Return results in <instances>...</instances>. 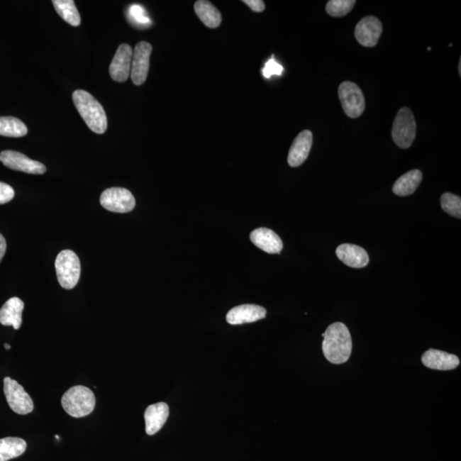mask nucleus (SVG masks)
I'll list each match as a JSON object with an SVG mask.
<instances>
[{
	"label": "nucleus",
	"instance_id": "obj_1",
	"mask_svg": "<svg viewBox=\"0 0 461 461\" xmlns=\"http://www.w3.org/2000/svg\"><path fill=\"white\" fill-rule=\"evenodd\" d=\"M322 350L331 363L343 364L349 360L352 352V338L349 329L341 322L333 323L322 335Z\"/></svg>",
	"mask_w": 461,
	"mask_h": 461
},
{
	"label": "nucleus",
	"instance_id": "obj_2",
	"mask_svg": "<svg viewBox=\"0 0 461 461\" xmlns=\"http://www.w3.org/2000/svg\"><path fill=\"white\" fill-rule=\"evenodd\" d=\"M73 101L79 114L92 132L103 134L106 132L108 121L106 113L94 96L84 90H77L73 94Z\"/></svg>",
	"mask_w": 461,
	"mask_h": 461
},
{
	"label": "nucleus",
	"instance_id": "obj_3",
	"mask_svg": "<svg viewBox=\"0 0 461 461\" xmlns=\"http://www.w3.org/2000/svg\"><path fill=\"white\" fill-rule=\"evenodd\" d=\"M95 404L94 392L82 385L69 389L62 397V408L74 418L87 416L94 411Z\"/></svg>",
	"mask_w": 461,
	"mask_h": 461
},
{
	"label": "nucleus",
	"instance_id": "obj_4",
	"mask_svg": "<svg viewBox=\"0 0 461 461\" xmlns=\"http://www.w3.org/2000/svg\"><path fill=\"white\" fill-rule=\"evenodd\" d=\"M55 267L58 282L66 290L77 287L81 276V262L78 255L72 250H62L57 255Z\"/></svg>",
	"mask_w": 461,
	"mask_h": 461
},
{
	"label": "nucleus",
	"instance_id": "obj_5",
	"mask_svg": "<svg viewBox=\"0 0 461 461\" xmlns=\"http://www.w3.org/2000/svg\"><path fill=\"white\" fill-rule=\"evenodd\" d=\"M417 125L412 111L408 107L398 111L392 128V138L397 146L408 149L416 137Z\"/></svg>",
	"mask_w": 461,
	"mask_h": 461
},
{
	"label": "nucleus",
	"instance_id": "obj_6",
	"mask_svg": "<svg viewBox=\"0 0 461 461\" xmlns=\"http://www.w3.org/2000/svg\"><path fill=\"white\" fill-rule=\"evenodd\" d=\"M339 99L343 111L350 118H358L366 107L363 92L355 83L345 82L338 88Z\"/></svg>",
	"mask_w": 461,
	"mask_h": 461
},
{
	"label": "nucleus",
	"instance_id": "obj_7",
	"mask_svg": "<svg viewBox=\"0 0 461 461\" xmlns=\"http://www.w3.org/2000/svg\"><path fill=\"white\" fill-rule=\"evenodd\" d=\"M4 392L10 408L15 413L20 415H26L33 412V402L30 396L25 391L24 388L12 379L6 377L4 379Z\"/></svg>",
	"mask_w": 461,
	"mask_h": 461
},
{
	"label": "nucleus",
	"instance_id": "obj_8",
	"mask_svg": "<svg viewBox=\"0 0 461 461\" xmlns=\"http://www.w3.org/2000/svg\"><path fill=\"white\" fill-rule=\"evenodd\" d=\"M100 204L109 211L128 213L135 207L136 201L131 191L125 188L112 187L103 192Z\"/></svg>",
	"mask_w": 461,
	"mask_h": 461
},
{
	"label": "nucleus",
	"instance_id": "obj_9",
	"mask_svg": "<svg viewBox=\"0 0 461 461\" xmlns=\"http://www.w3.org/2000/svg\"><path fill=\"white\" fill-rule=\"evenodd\" d=\"M152 52V45L145 41L140 42L134 48L130 75L136 86L143 85L148 79Z\"/></svg>",
	"mask_w": 461,
	"mask_h": 461
},
{
	"label": "nucleus",
	"instance_id": "obj_10",
	"mask_svg": "<svg viewBox=\"0 0 461 461\" xmlns=\"http://www.w3.org/2000/svg\"><path fill=\"white\" fill-rule=\"evenodd\" d=\"M0 161L9 169L23 172V173L43 174L46 172L43 163L32 160L24 154L14 150H5L0 153Z\"/></svg>",
	"mask_w": 461,
	"mask_h": 461
},
{
	"label": "nucleus",
	"instance_id": "obj_11",
	"mask_svg": "<svg viewBox=\"0 0 461 461\" xmlns=\"http://www.w3.org/2000/svg\"><path fill=\"white\" fill-rule=\"evenodd\" d=\"M383 25L375 16H368L360 21L355 29V39L365 48H374L382 35Z\"/></svg>",
	"mask_w": 461,
	"mask_h": 461
},
{
	"label": "nucleus",
	"instance_id": "obj_12",
	"mask_svg": "<svg viewBox=\"0 0 461 461\" xmlns=\"http://www.w3.org/2000/svg\"><path fill=\"white\" fill-rule=\"evenodd\" d=\"M133 49L128 44L120 45L110 66V74L117 82H124L130 77L133 60Z\"/></svg>",
	"mask_w": 461,
	"mask_h": 461
},
{
	"label": "nucleus",
	"instance_id": "obj_13",
	"mask_svg": "<svg viewBox=\"0 0 461 461\" xmlns=\"http://www.w3.org/2000/svg\"><path fill=\"white\" fill-rule=\"evenodd\" d=\"M266 316L267 310L262 306L244 304L230 309L226 318L230 325H242L262 320Z\"/></svg>",
	"mask_w": 461,
	"mask_h": 461
},
{
	"label": "nucleus",
	"instance_id": "obj_14",
	"mask_svg": "<svg viewBox=\"0 0 461 461\" xmlns=\"http://www.w3.org/2000/svg\"><path fill=\"white\" fill-rule=\"evenodd\" d=\"M313 145V133L309 130L301 132L295 138L288 155V163L292 167H299L308 158Z\"/></svg>",
	"mask_w": 461,
	"mask_h": 461
},
{
	"label": "nucleus",
	"instance_id": "obj_15",
	"mask_svg": "<svg viewBox=\"0 0 461 461\" xmlns=\"http://www.w3.org/2000/svg\"><path fill=\"white\" fill-rule=\"evenodd\" d=\"M421 360L426 367L439 371L454 370L460 365L458 356L434 349L425 352Z\"/></svg>",
	"mask_w": 461,
	"mask_h": 461
},
{
	"label": "nucleus",
	"instance_id": "obj_16",
	"mask_svg": "<svg viewBox=\"0 0 461 461\" xmlns=\"http://www.w3.org/2000/svg\"><path fill=\"white\" fill-rule=\"evenodd\" d=\"M250 240L259 249L270 254L282 252L283 242L278 234L268 228H261L253 230L250 233Z\"/></svg>",
	"mask_w": 461,
	"mask_h": 461
},
{
	"label": "nucleus",
	"instance_id": "obj_17",
	"mask_svg": "<svg viewBox=\"0 0 461 461\" xmlns=\"http://www.w3.org/2000/svg\"><path fill=\"white\" fill-rule=\"evenodd\" d=\"M170 408L165 402L150 405L145 412V431L149 435L158 433L169 418Z\"/></svg>",
	"mask_w": 461,
	"mask_h": 461
},
{
	"label": "nucleus",
	"instance_id": "obj_18",
	"mask_svg": "<svg viewBox=\"0 0 461 461\" xmlns=\"http://www.w3.org/2000/svg\"><path fill=\"white\" fill-rule=\"evenodd\" d=\"M336 254L340 261L350 267L362 268L370 261L367 251L355 245H341L338 247Z\"/></svg>",
	"mask_w": 461,
	"mask_h": 461
},
{
	"label": "nucleus",
	"instance_id": "obj_19",
	"mask_svg": "<svg viewBox=\"0 0 461 461\" xmlns=\"http://www.w3.org/2000/svg\"><path fill=\"white\" fill-rule=\"evenodd\" d=\"M24 303L18 297H12L0 309V324L13 326L18 330L22 326Z\"/></svg>",
	"mask_w": 461,
	"mask_h": 461
},
{
	"label": "nucleus",
	"instance_id": "obj_20",
	"mask_svg": "<svg viewBox=\"0 0 461 461\" xmlns=\"http://www.w3.org/2000/svg\"><path fill=\"white\" fill-rule=\"evenodd\" d=\"M423 178L421 170H413L401 175L394 184L392 190L394 194L399 196L412 195L420 186Z\"/></svg>",
	"mask_w": 461,
	"mask_h": 461
},
{
	"label": "nucleus",
	"instance_id": "obj_21",
	"mask_svg": "<svg viewBox=\"0 0 461 461\" xmlns=\"http://www.w3.org/2000/svg\"><path fill=\"white\" fill-rule=\"evenodd\" d=\"M194 10L205 26L211 28L220 26L222 20L221 14L212 3L206 0H199L195 3Z\"/></svg>",
	"mask_w": 461,
	"mask_h": 461
},
{
	"label": "nucleus",
	"instance_id": "obj_22",
	"mask_svg": "<svg viewBox=\"0 0 461 461\" xmlns=\"http://www.w3.org/2000/svg\"><path fill=\"white\" fill-rule=\"evenodd\" d=\"M27 443L19 438L0 439V461L16 458L26 451Z\"/></svg>",
	"mask_w": 461,
	"mask_h": 461
},
{
	"label": "nucleus",
	"instance_id": "obj_23",
	"mask_svg": "<svg viewBox=\"0 0 461 461\" xmlns=\"http://www.w3.org/2000/svg\"><path fill=\"white\" fill-rule=\"evenodd\" d=\"M54 7L57 13L71 26L78 27L81 24V16H79L77 6L74 0H53Z\"/></svg>",
	"mask_w": 461,
	"mask_h": 461
},
{
	"label": "nucleus",
	"instance_id": "obj_24",
	"mask_svg": "<svg viewBox=\"0 0 461 461\" xmlns=\"http://www.w3.org/2000/svg\"><path fill=\"white\" fill-rule=\"evenodd\" d=\"M27 133L28 128L22 121L13 116H0V135L20 138Z\"/></svg>",
	"mask_w": 461,
	"mask_h": 461
},
{
	"label": "nucleus",
	"instance_id": "obj_25",
	"mask_svg": "<svg viewBox=\"0 0 461 461\" xmlns=\"http://www.w3.org/2000/svg\"><path fill=\"white\" fill-rule=\"evenodd\" d=\"M355 4V0H330L326 4V11L334 18H342L353 10Z\"/></svg>",
	"mask_w": 461,
	"mask_h": 461
},
{
	"label": "nucleus",
	"instance_id": "obj_26",
	"mask_svg": "<svg viewBox=\"0 0 461 461\" xmlns=\"http://www.w3.org/2000/svg\"><path fill=\"white\" fill-rule=\"evenodd\" d=\"M441 206L444 211L448 215L458 218H461V199L460 196L455 194H443L441 198Z\"/></svg>",
	"mask_w": 461,
	"mask_h": 461
},
{
	"label": "nucleus",
	"instance_id": "obj_27",
	"mask_svg": "<svg viewBox=\"0 0 461 461\" xmlns=\"http://www.w3.org/2000/svg\"><path fill=\"white\" fill-rule=\"evenodd\" d=\"M284 68L274 60V56L267 62L262 70L263 75L266 78H270L272 75H282Z\"/></svg>",
	"mask_w": 461,
	"mask_h": 461
},
{
	"label": "nucleus",
	"instance_id": "obj_28",
	"mask_svg": "<svg viewBox=\"0 0 461 461\" xmlns=\"http://www.w3.org/2000/svg\"><path fill=\"white\" fill-rule=\"evenodd\" d=\"M129 13L130 16H131V18L135 21L137 23L148 24L150 23V19L148 18V16H146L143 7L140 6L133 5L130 7Z\"/></svg>",
	"mask_w": 461,
	"mask_h": 461
},
{
	"label": "nucleus",
	"instance_id": "obj_29",
	"mask_svg": "<svg viewBox=\"0 0 461 461\" xmlns=\"http://www.w3.org/2000/svg\"><path fill=\"white\" fill-rule=\"evenodd\" d=\"M15 191L9 184L0 182V204L9 203L13 199Z\"/></svg>",
	"mask_w": 461,
	"mask_h": 461
},
{
	"label": "nucleus",
	"instance_id": "obj_30",
	"mask_svg": "<svg viewBox=\"0 0 461 461\" xmlns=\"http://www.w3.org/2000/svg\"><path fill=\"white\" fill-rule=\"evenodd\" d=\"M243 2L255 12H262L265 10V3L262 0H244Z\"/></svg>",
	"mask_w": 461,
	"mask_h": 461
},
{
	"label": "nucleus",
	"instance_id": "obj_31",
	"mask_svg": "<svg viewBox=\"0 0 461 461\" xmlns=\"http://www.w3.org/2000/svg\"><path fill=\"white\" fill-rule=\"evenodd\" d=\"M6 251V241L2 234H0V262H1L4 255Z\"/></svg>",
	"mask_w": 461,
	"mask_h": 461
},
{
	"label": "nucleus",
	"instance_id": "obj_32",
	"mask_svg": "<svg viewBox=\"0 0 461 461\" xmlns=\"http://www.w3.org/2000/svg\"><path fill=\"white\" fill-rule=\"evenodd\" d=\"M5 347L6 350H11V348L10 345H8V343H6Z\"/></svg>",
	"mask_w": 461,
	"mask_h": 461
},
{
	"label": "nucleus",
	"instance_id": "obj_33",
	"mask_svg": "<svg viewBox=\"0 0 461 461\" xmlns=\"http://www.w3.org/2000/svg\"><path fill=\"white\" fill-rule=\"evenodd\" d=\"M459 74L460 75L461 74V60H460V64H459Z\"/></svg>",
	"mask_w": 461,
	"mask_h": 461
}]
</instances>
